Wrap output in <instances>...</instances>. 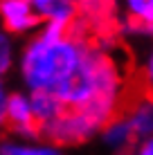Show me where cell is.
Wrapping results in <instances>:
<instances>
[{
	"label": "cell",
	"mask_w": 153,
	"mask_h": 155,
	"mask_svg": "<svg viewBox=\"0 0 153 155\" xmlns=\"http://www.w3.org/2000/svg\"><path fill=\"white\" fill-rule=\"evenodd\" d=\"M124 36H149L153 38V0H131L122 12Z\"/></svg>",
	"instance_id": "7"
},
{
	"label": "cell",
	"mask_w": 153,
	"mask_h": 155,
	"mask_svg": "<svg viewBox=\"0 0 153 155\" xmlns=\"http://www.w3.org/2000/svg\"><path fill=\"white\" fill-rule=\"evenodd\" d=\"M101 142L108 146L113 155H135L140 146V137L135 135L133 126L126 117H117L101 130Z\"/></svg>",
	"instance_id": "6"
},
{
	"label": "cell",
	"mask_w": 153,
	"mask_h": 155,
	"mask_svg": "<svg viewBox=\"0 0 153 155\" xmlns=\"http://www.w3.org/2000/svg\"><path fill=\"white\" fill-rule=\"evenodd\" d=\"M14 61V50H12V41L5 31H0V77L9 72Z\"/></svg>",
	"instance_id": "11"
},
{
	"label": "cell",
	"mask_w": 153,
	"mask_h": 155,
	"mask_svg": "<svg viewBox=\"0 0 153 155\" xmlns=\"http://www.w3.org/2000/svg\"><path fill=\"white\" fill-rule=\"evenodd\" d=\"M34 9L45 23H61L68 25L77 14V2H52V0H38Z\"/></svg>",
	"instance_id": "9"
},
{
	"label": "cell",
	"mask_w": 153,
	"mask_h": 155,
	"mask_svg": "<svg viewBox=\"0 0 153 155\" xmlns=\"http://www.w3.org/2000/svg\"><path fill=\"white\" fill-rule=\"evenodd\" d=\"M140 79H142V83H144V88L153 92V41H151V50H149V54H146L144 63L140 65Z\"/></svg>",
	"instance_id": "12"
},
{
	"label": "cell",
	"mask_w": 153,
	"mask_h": 155,
	"mask_svg": "<svg viewBox=\"0 0 153 155\" xmlns=\"http://www.w3.org/2000/svg\"><path fill=\"white\" fill-rule=\"evenodd\" d=\"M135 155H153V137H149V140H142L138 151H135Z\"/></svg>",
	"instance_id": "14"
},
{
	"label": "cell",
	"mask_w": 153,
	"mask_h": 155,
	"mask_svg": "<svg viewBox=\"0 0 153 155\" xmlns=\"http://www.w3.org/2000/svg\"><path fill=\"white\" fill-rule=\"evenodd\" d=\"M0 155H63L54 146H34V144H20L14 140H0Z\"/></svg>",
	"instance_id": "10"
},
{
	"label": "cell",
	"mask_w": 153,
	"mask_h": 155,
	"mask_svg": "<svg viewBox=\"0 0 153 155\" xmlns=\"http://www.w3.org/2000/svg\"><path fill=\"white\" fill-rule=\"evenodd\" d=\"M0 20H2L5 29L12 34H25L43 23V18L34 9V2H27V0H2Z\"/></svg>",
	"instance_id": "5"
},
{
	"label": "cell",
	"mask_w": 153,
	"mask_h": 155,
	"mask_svg": "<svg viewBox=\"0 0 153 155\" xmlns=\"http://www.w3.org/2000/svg\"><path fill=\"white\" fill-rule=\"evenodd\" d=\"M65 25L47 23L36 38L25 45L20 54V77L32 92L59 90L79 72L83 63V47L63 38Z\"/></svg>",
	"instance_id": "1"
},
{
	"label": "cell",
	"mask_w": 153,
	"mask_h": 155,
	"mask_svg": "<svg viewBox=\"0 0 153 155\" xmlns=\"http://www.w3.org/2000/svg\"><path fill=\"white\" fill-rule=\"evenodd\" d=\"M2 128L9 135H18V137H25V140H43V124L32 110L29 97H25L20 92L9 94Z\"/></svg>",
	"instance_id": "3"
},
{
	"label": "cell",
	"mask_w": 153,
	"mask_h": 155,
	"mask_svg": "<svg viewBox=\"0 0 153 155\" xmlns=\"http://www.w3.org/2000/svg\"><path fill=\"white\" fill-rule=\"evenodd\" d=\"M29 101H32V110H34V115L41 119V124H43V126L50 124V121H54L56 117H61L68 110V104L56 92H52V90H38V92H32L29 94Z\"/></svg>",
	"instance_id": "8"
},
{
	"label": "cell",
	"mask_w": 153,
	"mask_h": 155,
	"mask_svg": "<svg viewBox=\"0 0 153 155\" xmlns=\"http://www.w3.org/2000/svg\"><path fill=\"white\" fill-rule=\"evenodd\" d=\"M7 99H9V94L5 92L2 83H0V126H5V113H7Z\"/></svg>",
	"instance_id": "13"
},
{
	"label": "cell",
	"mask_w": 153,
	"mask_h": 155,
	"mask_svg": "<svg viewBox=\"0 0 153 155\" xmlns=\"http://www.w3.org/2000/svg\"><path fill=\"white\" fill-rule=\"evenodd\" d=\"M122 117L128 119V124L133 126L140 142L153 137V92L144 88L142 79H140L138 88L133 90V94H131Z\"/></svg>",
	"instance_id": "4"
},
{
	"label": "cell",
	"mask_w": 153,
	"mask_h": 155,
	"mask_svg": "<svg viewBox=\"0 0 153 155\" xmlns=\"http://www.w3.org/2000/svg\"><path fill=\"white\" fill-rule=\"evenodd\" d=\"M97 130L99 128L88 117H83L75 108H68L61 117H56L54 121L43 126V140L54 148L56 146L70 148V146H81V144L90 142Z\"/></svg>",
	"instance_id": "2"
}]
</instances>
